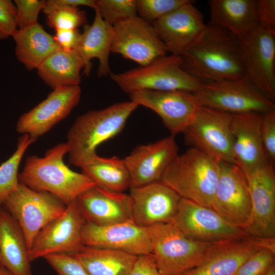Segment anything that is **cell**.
Listing matches in <instances>:
<instances>
[{"mask_svg":"<svg viewBox=\"0 0 275 275\" xmlns=\"http://www.w3.org/2000/svg\"><path fill=\"white\" fill-rule=\"evenodd\" d=\"M180 57L183 69L202 82L246 78L237 39L210 23Z\"/></svg>","mask_w":275,"mask_h":275,"instance_id":"obj_1","label":"cell"},{"mask_svg":"<svg viewBox=\"0 0 275 275\" xmlns=\"http://www.w3.org/2000/svg\"><path fill=\"white\" fill-rule=\"evenodd\" d=\"M67 143H60L48 149L43 157L28 156L19 181L29 188L49 193L66 205L74 201L80 195L96 185L83 173L71 170L64 161L68 153Z\"/></svg>","mask_w":275,"mask_h":275,"instance_id":"obj_2","label":"cell"},{"mask_svg":"<svg viewBox=\"0 0 275 275\" xmlns=\"http://www.w3.org/2000/svg\"><path fill=\"white\" fill-rule=\"evenodd\" d=\"M138 106L130 100L123 101L78 116L67 135L69 163L81 168L90 161L98 146L122 131Z\"/></svg>","mask_w":275,"mask_h":275,"instance_id":"obj_3","label":"cell"},{"mask_svg":"<svg viewBox=\"0 0 275 275\" xmlns=\"http://www.w3.org/2000/svg\"><path fill=\"white\" fill-rule=\"evenodd\" d=\"M219 174L218 162L190 147L175 158L160 181L181 198L211 208Z\"/></svg>","mask_w":275,"mask_h":275,"instance_id":"obj_4","label":"cell"},{"mask_svg":"<svg viewBox=\"0 0 275 275\" xmlns=\"http://www.w3.org/2000/svg\"><path fill=\"white\" fill-rule=\"evenodd\" d=\"M147 229L152 254L162 275H182L199 265L216 243L190 238L171 223L156 224Z\"/></svg>","mask_w":275,"mask_h":275,"instance_id":"obj_5","label":"cell"},{"mask_svg":"<svg viewBox=\"0 0 275 275\" xmlns=\"http://www.w3.org/2000/svg\"><path fill=\"white\" fill-rule=\"evenodd\" d=\"M109 75L128 94L141 90H179L194 93L202 84L183 69L180 56L172 54L124 72H111Z\"/></svg>","mask_w":275,"mask_h":275,"instance_id":"obj_6","label":"cell"},{"mask_svg":"<svg viewBox=\"0 0 275 275\" xmlns=\"http://www.w3.org/2000/svg\"><path fill=\"white\" fill-rule=\"evenodd\" d=\"M201 106L232 115L263 114L275 109L274 102L258 91L246 78L202 82L195 93Z\"/></svg>","mask_w":275,"mask_h":275,"instance_id":"obj_7","label":"cell"},{"mask_svg":"<svg viewBox=\"0 0 275 275\" xmlns=\"http://www.w3.org/2000/svg\"><path fill=\"white\" fill-rule=\"evenodd\" d=\"M2 207L18 223L29 251L38 233L60 216L66 205L54 195L33 190L19 182L17 188L6 200Z\"/></svg>","mask_w":275,"mask_h":275,"instance_id":"obj_8","label":"cell"},{"mask_svg":"<svg viewBox=\"0 0 275 275\" xmlns=\"http://www.w3.org/2000/svg\"><path fill=\"white\" fill-rule=\"evenodd\" d=\"M232 115L201 106L183 132L186 143L216 161L234 163Z\"/></svg>","mask_w":275,"mask_h":275,"instance_id":"obj_9","label":"cell"},{"mask_svg":"<svg viewBox=\"0 0 275 275\" xmlns=\"http://www.w3.org/2000/svg\"><path fill=\"white\" fill-rule=\"evenodd\" d=\"M238 41L246 79L274 102L275 35L258 26L248 36Z\"/></svg>","mask_w":275,"mask_h":275,"instance_id":"obj_10","label":"cell"},{"mask_svg":"<svg viewBox=\"0 0 275 275\" xmlns=\"http://www.w3.org/2000/svg\"><path fill=\"white\" fill-rule=\"evenodd\" d=\"M171 223L187 237L203 242L249 236L244 230L230 224L212 208L183 198Z\"/></svg>","mask_w":275,"mask_h":275,"instance_id":"obj_11","label":"cell"},{"mask_svg":"<svg viewBox=\"0 0 275 275\" xmlns=\"http://www.w3.org/2000/svg\"><path fill=\"white\" fill-rule=\"evenodd\" d=\"M86 221L76 201L36 235L29 251L31 262L56 253L72 254L81 249L82 232Z\"/></svg>","mask_w":275,"mask_h":275,"instance_id":"obj_12","label":"cell"},{"mask_svg":"<svg viewBox=\"0 0 275 275\" xmlns=\"http://www.w3.org/2000/svg\"><path fill=\"white\" fill-rule=\"evenodd\" d=\"M111 52L140 66L167 54V48L153 25L138 15L114 25Z\"/></svg>","mask_w":275,"mask_h":275,"instance_id":"obj_13","label":"cell"},{"mask_svg":"<svg viewBox=\"0 0 275 275\" xmlns=\"http://www.w3.org/2000/svg\"><path fill=\"white\" fill-rule=\"evenodd\" d=\"M219 174L211 208L226 221L244 231L251 203L244 172L234 163L219 162Z\"/></svg>","mask_w":275,"mask_h":275,"instance_id":"obj_14","label":"cell"},{"mask_svg":"<svg viewBox=\"0 0 275 275\" xmlns=\"http://www.w3.org/2000/svg\"><path fill=\"white\" fill-rule=\"evenodd\" d=\"M130 101L149 108L161 119L171 135L183 133L201 105L194 93L184 91L141 90L129 94Z\"/></svg>","mask_w":275,"mask_h":275,"instance_id":"obj_15","label":"cell"},{"mask_svg":"<svg viewBox=\"0 0 275 275\" xmlns=\"http://www.w3.org/2000/svg\"><path fill=\"white\" fill-rule=\"evenodd\" d=\"M245 175L249 188L251 213L244 231L252 237L275 239L274 166L269 163Z\"/></svg>","mask_w":275,"mask_h":275,"instance_id":"obj_16","label":"cell"},{"mask_svg":"<svg viewBox=\"0 0 275 275\" xmlns=\"http://www.w3.org/2000/svg\"><path fill=\"white\" fill-rule=\"evenodd\" d=\"M81 93L79 86L53 90L46 98L19 118L17 131L28 134L35 142L70 113L79 102Z\"/></svg>","mask_w":275,"mask_h":275,"instance_id":"obj_17","label":"cell"},{"mask_svg":"<svg viewBox=\"0 0 275 275\" xmlns=\"http://www.w3.org/2000/svg\"><path fill=\"white\" fill-rule=\"evenodd\" d=\"M82 239L86 246L118 250L137 256L152 253L147 228L133 219L104 226L86 222Z\"/></svg>","mask_w":275,"mask_h":275,"instance_id":"obj_18","label":"cell"},{"mask_svg":"<svg viewBox=\"0 0 275 275\" xmlns=\"http://www.w3.org/2000/svg\"><path fill=\"white\" fill-rule=\"evenodd\" d=\"M263 248L275 249V239L248 236L216 242L199 265L182 275H235L252 254Z\"/></svg>","mask_w":275,"mask_h":275,"instance_id":"obj_19","label":"cell"},{"mask_svg":"<svg viewBox=\"0 0 275 275\" xmlns=\"http://www.w3.org/2000/svg\"><path fill=\"white\" fill-rule=\"evenodd\" d=\"M174 135L136 147L124 159L130 177V188L160 181L165 170L178 155Z\"/></svg>","mask_w":275,"mask_h":275,"instance_id":"obj_20","label":"cell"},{"mask_svg":"<svg viewBox=\"0 0 275 275\" xmlns=\"http://www.w3.org/2000/svg\"><path fill=\"white\" fill-rule=\"evenodd\" d=\"M130 190L132 219L140 226L171 223L176 214L181 198L161 181Z\"/></svg>","mask_w":275,"mask_h":275,"instance_id":"obj_21","label":"cell"},{"mask_svg":"<svg viewBox=\"0 0 275 275\" xmlns=\"http://www.w3.org/2000/svg\"><path fill=\"white\" fill-rule=\"evenodd\" d=\"M189 2L151 24L168 52L180 56L205 30L204 17L199 10Z\"/></svg>","mask_w":275,"mask_h":275,"instance_id":"obj_22","label":"cell"},{"mask_svg":"<svg viewBox=\"0 0 275 275\" xmlns=\"http://www.w3.org/2000/svg\"><path fill=\"white\" fill-rule=\"evenodd\" d=\"M261 114L251 113L232 115L234 163L244 174L269 163L261 135Z\"/></svg>","mask_w":275,"mask_h":275,"instance_id":"obj_23","label":"cell"},{"mask_svg":"<svg viewBox=\"0 0 275 275\" xmlns=\"http://www.w3.org/2000/svg\"><path fill=\"white\" fill-rule=\"evenodd\" d=\"M86 222L104 226L132 220L129 195L95 185L76 199Z\"/></svg>","mask_w":275,"mask_h":275,"instance_id":"obj_24","label":"cell"},{"mask_svg":"<svg viewBox=\"0 0 275 275\" xmlns=\"http://www.w3.org/2000/svg\"><path fill=\"white\" fill-rule=\"evenodd\" d=\"M94 10V20L91 24L84 26V31L75 50L84 63L83 74L86 76L90 75L92 67L91 60L96 58L99 61L97 75L103 77L111 73L109 57L111 52L113 26L103 19L97 7Z\"/></svg>","mask_w":275,"mask_h":275,"instance_id":"obj_25","label":"cell"},{"mask_svg":"<svg viewBox=\"0 0 275 275\" xmlns=\"http://www.w3.org/2000/svg\"><path fill=\"white\" fill-rule=\"evenodd\" d=\"M256 0H210V24L224 29L238 40L258 26Z\"/></svg>","mask_w":275,"mask_h":275,"instance_id":"obj_26","label":"cell"},{"mask_svg":"<svg viewBox=\"0 0 275 275\" xmlns=\"http://www.w3.org/2000/svg\"><path fill=\"white\" fill-rule=\"evenodd\" d=\"M29 249L17 221L0 207V266L14 275H33Z\"/></svg>","mask_w":275,"mask_h":275,"instance_id":"obj_27","label":"cell"},{"mask_svg":"<svg viewBox=\"0 0 275 275\" xmlns=\"http://www.w3.org/2000/svg\"><path fill=\"white\" fill-rule=\"evenodd\" d=\"M12 37L17 60L29 70L37 69L46 59L60 49L53 36L39 23L17 29Z\"/></svg>","mask_w":275,"mask_h":275,"instance_id":"obj_28","label":"cell"},{"mask_svg":"<svg viewBox=\"0 0 275 275\" xmlns=\"http://www.w3.org/2000/svg\"><path fill=\"white\" fill-rule=\"evenodd\" d=\"M84 63L75 50L59 49L37 68L39 77L53 90L79 86Z\"/></svg>","mask_w":275,"mask_h":275,"instance_id":"obj_29","label":"cell"},{"mask_svg":"<svg viewBox=\"0 0 275 275\" xmlns=\"http://www.w3.org/2000/svg\"><path fill=\"white\" fill-rule=\"evenodd\" d=\"M70 254L89 275H129L137 258L120 251L86 246Z\"/></svg>","mask_w":275,"mask_h":275,"instance_id":"obj_30","label":"cell"},{"mask_svg":"<svg viewBox=\"0 0 275 275\" xmlns=\"http://www.w3.org/2000/svg\"><path fill=\"white\" fill-rule=\"evenodd\" d=\"M81 169L98 186L120 193L130 188V175L123 158L97 155Z\"/></svg>","mask_w":275,"mask_h":275,"instance_id":"obj_31","label":"cell"},{"mask_svg":"<svg viewBox=\"0 0 275 275\" xmlns=\"http://www.w3.org/2000/svg\"><path fill=\"white\" fill-rule=\"evenodd\" d=\"M35 141L27 134L18 140L16 149L13 154L0 165V207L8 197L18 187V169L28 147Z\"/></svg>","mask_w":275,"mask_h":275,"instance_id":"obj_32","label":"cell"},{"mask_svg":"<svg viewBox=\"0 0 275 275\" xmlns=\"http://www.w3.org/2000/svg\"><path fill=\"white\" fill-rule=\"evenodd\" d=\"M46 18V24L57 30L76 29L87 24L86 13L79 8H73L46 1L43 10Z\"/></svg>","mask_w":275,"mask_h":275,"instance_id":"obj_33","label":"cell"},{"mask_svg":"<svg viewBox=\"0 0 275 275\" xmlns=\"http://www.w3.org/2000/svg\"><path fill=\"white\" fill-rule=\"evenodd\" d=\"M96 2L102 18L112 26L138 15L136 0H96Z\"/></svg>","mask_w":275,"mask_h":275,"instance_id":"obj_34","label":"cell"},{"mask_svg":"<svg viewBox=\"0 0 275 275\" xmlns=\"http://www.w3.org/2000/svg\"><path fill=\"white\" fill-rule=\"evenodd\" d=\"M189 0H136L138 15L151 23Z\"/></svg>","mask_w":275,"mask_h":275,"instance_id":"obj_35","label":"cell"},{"mask_svg":"<svg viewBox=\"0 0 275 275\" xmlns=\"http://www.w3.org/2000/svg\"><path fill=\"white\" fill-rule=\"evenodd\" d=\"M275 249L263 248L252 254L235 275H266L274 265Z\"/></svg>","mask_w":275,"mask_h":275,"instance_id":"obj_36","label":"cell"},{"mask_svg":"<svg viewBox=\"0 0 275 275\" xmlns=\"http://www.w3.org/2000/svg\"><path fill=\"white\" fill-rule=\"evenodd\" d=\"M18 29H23L38 23L40 12L46 5L44 0H15Z\"/></svg>","mask_w":275,"mask_h":275,"instance_id":"obj_37","label":"cell"},{"mask_svg":"<svg viewBox=\"0 0 275 275\" xmlns=\"http://www.w3.org/2000/svg\"><path fill=\"white\" fill-rule=\"evenodd\" d=\"M43 258L58 275H89L79 261L70 254H52Z\"/></svg>","mask_w":275,"mask_h":275,"instance_id":"obj_38","label":"cell"},{"mask_svg":"<svg viewBox=\"0 0 275 275\" xmlns=\"http://www.w3.org/2000/svg\"><path fill=\"white\" fill-rule=\"evenodd\" d=\"M261 135L269 163L275 162V109L261 114Z\"/></svg>","mask_w":275,"mask_h":275,"instance_id":"obj_39","label":"cell"},{"mask_svg":"<svg viewBox=\"0 0 275 275\" xmlns=\"http://www.w3.org/2000/svg\"><path fill=\"white\" fill-rule=\"evenodd\" d=\"M18 29L16 8L10 0H0V40L12 37Z\"/></svg>","mask_w":275,"mask_h":275,"instance_id":"obj_40","label":"cell"},{"mask_svg":"<svg viewBox=\"0 0 275 275\" xmlns=\"http://www.w3.org/2000/svg\"><path fill=\"white\" fill-rule=\"evenodd\" d=\"M258 26L275 35V1H256Z\"/></svg>","mask_w":275,"mask_h":275,"instance_id":"obj_41","label":"cell"},{"mask_svg":"<svg viewBox=\"0 0 275 275\" xmlns=\"http://www.w3.org/2000/svg\"><path fill=\"white\" fill-rule=\"evenodd\" d=\"M81 34L78 29L57 30L53 38L60 49L75 50L80 40Z\"/></svg>","mask_w":275,"mask_h":275,"instance_id":"obj_42","label":"cell"},{"mask_svg":"<svg viewBox=\"0 0 275 275\" xmlns=\"http://www.w3.org/2000/svg\"><path fill=\"white\" fill-rule=\"evenodd\" d=\"M129 275H162L152 253L138 256Z\"/></svg>","mask_w":275,"mask_h":275,"instance_id":"obj_43","label":"cell"},{"mask_svg":"<svg viewBox=\"0 0 275 275\" xmlns=\"http://www.w3.org/2000/svg\"><path fill=\"white\" fill-rule=\"evenodd\" d=\"M57 4L73 8H78L79 6H86L95 9L97 7L95 0H52Z\"/></svg>","mask_w":275,"mask_h":275,"instance_id":"obj_44","label":"cell"},{"mask_svg":"<svg viewBox=\"0 0 275 275\" xmlns=\"http://www.w3.org/2000/svg\"><path fill=\"white\" fill-rule=\"evenodd\" d=\"M0 275H14L5 268L0 266Z\"/></svg>","mask_w":275,"mask_h":275,"instance_id":"obj_45","label":"cell"},{"mask_svg":"<svg viewBox=\"0 0 275 275\" xmlns=\"http://www.w3.org/2000/svg\"><path fill=\"white\" fill-rule=\"evenodd\" d=\"M266 275H275V265L270 268Z\"/></svg>","mask_w":275,"mask_h":275,"instance_id":"obj_46","label":"cell"}]
</instances>
